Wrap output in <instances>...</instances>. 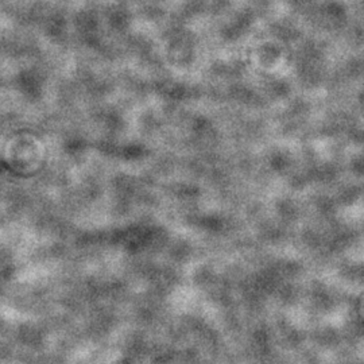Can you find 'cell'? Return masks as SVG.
Instances as JSON below:
<instances>
[]
</instances>
